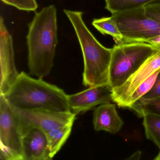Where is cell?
Returning a JSON list of instances; mask_svg holds the SVG:
<instances>
[{
	"label": "cell",
	"mask_w": 160,
	"mask_h": 160,
	"mask_svg": "<svg viewBox=\"0 0 160 160\" xmlns=\"http://www.w3.org/2000/svg\"><path fill=\"white\" fill-rule=\"evenodd\" d=\"M57 9L55 5L35 12L28 25L27 45L30 74L39 78L48 75L54 65L58 44Z\"/></svg>",
	"instance_id": "1"
},
{
	"label": "cell",
	"mask_w": 160,
	"mask_h": 160,
	"mask_svg": "<svg viewBox=\"0 0 160 160\" xmlns=\"http://www.w3.org/2000/svg\"><path fill=\"white\" fill-rule=\"evenodd\" d=\"M3 95L16 109L71 111L68 95L64 91L42 78H32L24 72L19 73L14 83Z\"/></svg>",
	"instance_id": "2"
},
{
	"label": "cell",
	"mask_w": 160,
	"mask_h": 160,
	"mask_svg": "<svg viewBox=\"0 0 160 160\" xmlns=\"http://www.w3.org/2000/svg\"><path fill=\"white\" fill-rule=\"evenodd\" d=\"M72 25L81 47L84 62L83 84L86 87L109 85L112 48L102 45L87 28L83 13L63 10Z\"/></svg>",
	"instance_id": "3"
},
{
	"label": "cell",
	"mask_w": 160,
	"mask_h": 160,
	"mask_svg": "<svg viewBox=\"0 0 160 160\" xmlns=\"http://www.w3.org/2000/svg\"><path fill=\"white\" fill-rule=\"evenodd\" d=\"M159 49L144 42L117 44L112 48L109 70V86L113 90L126 80Z\"/></svg>",
	"instance_id": "4"
},
{
	"label": "cell",
	"mask_w": 160,
	"mask_h": 160,
	"mask_svg": "<svg viewBox=\"0 0 160 160\" xmlns=\"http://www.w3.org/2000/svg\"><path fill=\"white\" fill-rule=\"evenodd\" d=\"M23 131L20 118L4 95L0 94V157L24 160Z\"/></svg>",
	"instance_id": "5"
},
{
	"label": "cell",
	"mask_w": 160,
	"mask_h": 160,
	"mask_svg": "<svg viewBox=\"0 0 160 160\" xmlns=\"http://www.w3.org/2000/svg\"><path fill=\"white\" fill-rule=\"evenodd\" d=\"M111 17L122 35L121 43L146 42L160 34V24L147 14L145 7L117 12Z\"/></svg>",
	"instance_id": "6"
},
{
	"label": "cell",
	"mask_w": 160,
	"mask_h": 160,
	"mask_svg": "<svg viewBox=\"0 0 160 160\" xmlns=\"http://www.w3.org/2000/svg\"><path fill=\"white\" fill-rule=\"evenodd\" d=\"M14 109L20 118L22 129L29 126H36L46 133L55 128L74 122L76 116L72 111Z\"/></svg>",
	"instance_id": "7"
},
{
	"label": "cell",
	"mask_w": 160,
	"mask_h": 160,
	"mask_svg": "<svg viewBox=\"0 0 160 160\" xmlns=\"http://www.w3.org/2000/svg\"><path fill=\"white\" fill-rule=\"evenodd\" d=\"M0 94L4 95L9 91L19 75L16 67L12 38L4 23L0 18Z\"/></svg>",
	"instance_id": "8"
},
{
	"label": "cell",
	"mask_w": 160,
	"mask_h": 160,
	"mask_svg": "<svg viewBox=\"0 0 160 160\" xmlns=\"http://www.w3.org/2000/svg\"><path fill=\"white\" fill-rule=\"evenodd\" d=\"M160 70V49L150 56L140 67L118 88L112 90V102L123 108L134 91L152 75Z\"/></svg>",
	"instance_id": "9"
},
{
	"label": "cell",
	"mask_w": 160,
	"mask_h": 160,
	"mask_svg": "<svg viewBox=\"0 0 160 160\" xmlns=\"http://www.w3.org/2000/svg\"><path fill=\"white\" fill-rule=\"evenodd\" d=\"M68 101L71 111L75 114H82L95 109L97 106L110 102L112 89L109 85L89 87L80 92L68 95Z\"/></svg>",
	"instance_id": "10"
},
{
	"label": "cell",
	"mask_w": 160,
	"mask_h": 160,
	"mask_svg": "<svg viewBox=\"0 0 160 160\" xmlns=\"http://www.w3.org/2000/svg\"><path fill=\"white\" fill-rule=\"evenodd\" d=\"M23 131L24 160H50L46 133L39 127L29 126Z\"/></svg>",
	"instance_id": "11"
},
{
	"label": "cell",
	"mask_w": 160,
	"mask_h": 160,
	"mask_svg": "<svg viewBox=\"0 0 160 160\" xmlns=\"http://www.w3.org/2000/svg\"><path fill=\"white\" fill-rule=\"evenodd\" d=\"M92 122L95 131H105L113 134L119 132L124 123L117 112L116 105L110 102L100 105L94 109Z\"/></svg>",
	"instance_id": "12"
},
{
	"label": "cell",
	"mask_w": 160,
	"mask_h": 160,
	"mask_svg": "<svg viewBox=\"0 0 160 160\" xmlns=\"http://www.w3.org/2000/svg\"><path fill=\"white\" fill-rule=\"evenodd\" d=\"M73 122L50 130L46 132L51 159L60 150L72 132Z\"/></svg>",
	"instance_id": "13"
},
{
	"label": "cell",
	"mask_w": 160,
	"mask_h": 160,
	"mask_svg": "<svg viewBox=\"0 0 160 160\" xmlns=\"http://www.w3.org/2000/svg\"><path fill=\"white\" fill-rule=\"evenodd\" d=\"M143 125L147 139L152 141L160 151V116L146 113L142 116Z\"/></svg>",
	"instance_id": "14"
},
{
	"label": "cell",
	"mask_w": 160,
	"mask_h": 160,
	"mask_svg": "<svg viewBox=\"0 0 160 160\" xmlns=\"http://www.w3.org/2000/svg\"><path fill=\"white\" fill-rule=\"evenodd\" d=\"M92 26L103 35H109L113 37L117 44L121 43L122 36L114 18L110 17L94 19Z\"/></svg>",
	"instance_id": "15"
},
{
	"label": "cell",
	"mask_w": 160,
	"mask_h": 160,
	"mask_svg": "<svg viewBox=\"0 0 160 160\" xmlns=\"http://www.w3.org/2000/svg\"><path fill=\"white\" fill-rule=\"evenodd\" d=\"M159 1L160 0H105V8L111 14L145 7Z\"/></svg>",
	"instance_id": "16"
},
{
	"label": "cell",
	"mask_w": 160,
	"mask_h": 160,
	"mask_svg": "<svg viewBox=\"0 0 160 160\" xmlns=\"http://www.w3.org/2000/svg\"><path fill=\"white\" fill-rule=\"evenodd\" d=\"M129 109L134 111L140 118L146 113H152L160 116V97L152 99L141 98Z\"/></svg>",
	"instance_id": "17"
},
{
	"label": "cell",
	"mask_w": 160,
	"mask_h": 160,
	"mask_svg": "<svg viewBox=\"0 0 160 160\" xmlns=\"http://www.w3.org/2000/svg\"><path fill=\"white\" fill-rule=\"evenodd\" d=\"M160 72V70L155 72L134 91L125 102L123 108H130L150 91L155 83Z\"/></svg>",
	"instance_id": "18"
},
{
	"label": "cell",
	"mask_w": 160,
	"mask_h": 160,
	"mask_svg": "<svg viewBox=\"0 0 160 160\" xmlns=\"http://www.w3.org/2000/svg\"><path fill=\"white\" fill-rule=\"evenodd\" d=\"M3 3L21 11L34 12L38 8L36 0H1Z\"/></svg>",
	"instance_id": "19"
},
{
	"label": "cell",
	"mask_w": 160,
	"mask_h": 160,
	"mask_svg": "<svg viewBox=\"0 0 160 160\" xmlns=\"http://www.w3.org/2000/svg\"><path fill=\"white\" fill-rule=\"evenodd\" d=\"M145 8L147 14L160 24V1L150 3Z\"/></svg>",
	"instance_id": "20"
},
{
	"label": "cell",
	"mask_w": 160,
	"mask_h": 160,
	"mask_svg": "<svg viewBox=\"0 0 160 160\" xmlns=\"http://www.w3.org/2000/svg\"><path fill=\"white\" fill-rule=\"evenodd\" d=\"M160 97V72L158 74L157 78L153 87L149 92L142 98L145 99H152Z\"/></svg>",
	"instance_id": "21"
},
{
	"label": "cell",
	"mask_w": 160,
	"mask_h": 160,
	"mask_svg": "<svg viewBox=\"0 0 160 160\" xmlns=\"http://www.w3.org/2000/svg\"><path fill=\"white\" fill-rule=\"evenodd\" d=\"M146 42L152 45L156 48L160 49V34L148 39L146 41Z\"/></svg>",
	"instance_id": "22"
},
{
	"label": "cell",
	"mask_w": 160,
	"mask_h": 160,
	"mask_svg": "<svg viewBox=\"0 0 160 160\" xmlns=\"http://www.w3.org/2000/svg\"><path fill=\"white\" fill-rule=\"evenodd\" d=\"M141 156V152L140 151H137L133 153L130 157L127 158V160H139Z\"/></svg>",
	"instance_id": "23"
},
{
	"label": "cell",
	"mask_w": 160,
	"mask_h": 160,
	"mask_svg": "<svg viewBox=\"0 0 160 160\" xmlns=\"http://www.w3.org/2000/svg\"><path fill=\"white\" fill-rule=\"evenodd\" d=\"M154 160H160V152L158 153V155L156 156V157L154 158Z\"/></svg>",
	"instance_id": "24"
}]
</instances>
